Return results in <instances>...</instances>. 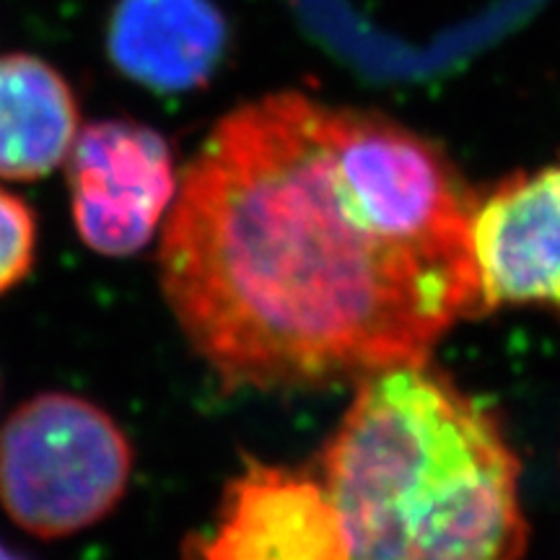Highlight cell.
Masks as SVG:
<instances>
[{"instance_id": "6da1fadb", "label": "cell", "mask_w": 560, "mask_h": 560, "mask_svg": "<svg viewBox=\"0 0 560 560\" xmlns=\"http://www.w3.org/2000/svg\"><path fill=\"white\" fill-rule=\"evenodd\" d=\"M472 202L400 125L280 94L231 112L182 172L159 247L166 304L226 387L425 363L486 312Z\"/></svg>"}, {"instance_id": "7a4b0ae2", "label": "cell", "mask_w": 560, "mask_h": 560, "mask_svg": "<svg viewBox=\"0 0 560 560\" xmlns=\"http://www.w3.org/2000/svg\"><path fill=\"white\" fill-rule=\"evenodd\" d=\"M322 486L350 560H516L527 545L506 436L425 363L363 376Z\"/></svg>"}, {"instance_id": "3957f363", "label": "cell", "mask_w": 560, "mask_h": 560, "mask_svg": "<svg viewBox=\"0 0 560 560\" xmlns=\"http://www.w3.org/2000/svg\"><path fill=\"white\" fill-rule=\"evenodd\" d=\"M132 444L107 410L73 392H42L0 425V506L42 540L73 537L120 506Z\"/></svg>"}, {"instance_id": "277c9868", "label": "cell", "mask_w": 560, "mask_h": 560, "mask_svg": "<svg viewBox=\"0 0 560 560\" xmlns=\"http://www.w3.org/2000/svg\"><path fill=\"white\" fill-rule=\"evenodd\" d=\"M66 166L75 234L104 257L143 249L166 221L179 185L164 136L132 120L81 128Z\"/></svg>"}, {"instance_id": "5b68a950", "label": "cell", "mask_w": 560, "mask_h": 560, "mask_svg": "<svg viewBox=\"0 0 560 560\" xmlns=\"http://www.w3.org/2000/svg\"><path fill=\"white\" fill-rule=\"evenodd\" d=\"M182 560H350L322 482L247 459L226 486L213 527L185 542Z\"/></svg>"}, {"instance_id": "8992f818", "label": "cell", "mask_w": 560, "mask_h": 560, "mask_svg": "<svg viewBox=\"0 0 560 560\" xmlns=\"http://www.w3.org/2000/svg\"><path fill=\"white\" fill-rule=\"evenodd\" d=\"M482 306L560 304V164L501 185L472 208Z\"/></svg>"}, {"instance_id": "52a82bcc", "label": "cell", "mask_w": 560, "mask_h": 560, "mask_svg": "<svg viewBox=\"0 0 560 560\" xmlns=\"http://www.w3.org/2000/svg\"><path fill=\"white\" fill-rule=\"evenodd\" d=\"M226 47V26L208 0H120L107 52L130 81L187 91L210 79Z\"/></svg>"}, {"instance_id": "ba28073f", "label": "cell", "mask_w": 560, "mask_h": 560, "mask_svg": "<svg viewBox=\"0 0 560 560\" xmlns=\"http://www.w3.org/2000/svg\"><path fill=\"white\" fill-rule=\"evenodd\" d=\"M79 130V102L50 62L0 55V179L52 174L66 164Z\"/></svg>"}, {"instance_id": "9c48e42d", "label": "cell", "mask_w": 560, "mask_h": 560, "mask_svg": "<svg viewBox=\"0 0 560 560\" xmlns=\"http://www.w3.org/2000/svg\"><path fill=\"white\" fill-rule=\"evenodd\" d=\"M37 257V221L19 195L0 187V296L32 272Z\"/></svg>"}, {"instance_id": "30bf717a", "label": "cell", "mask_w": 560, "mask_h": 560, "mask_svg": "<svg viewBox=\"0 0 560 560\" xmlns=\"http://www.w3.org/2000/svg\"><path fill=\"white\" fill-rule=\"evenodd\" d=\"M0 560H30L24 556V552H16V550H11L9 545H5L3 540H0Z\"/></svg>"}]
</instances>
